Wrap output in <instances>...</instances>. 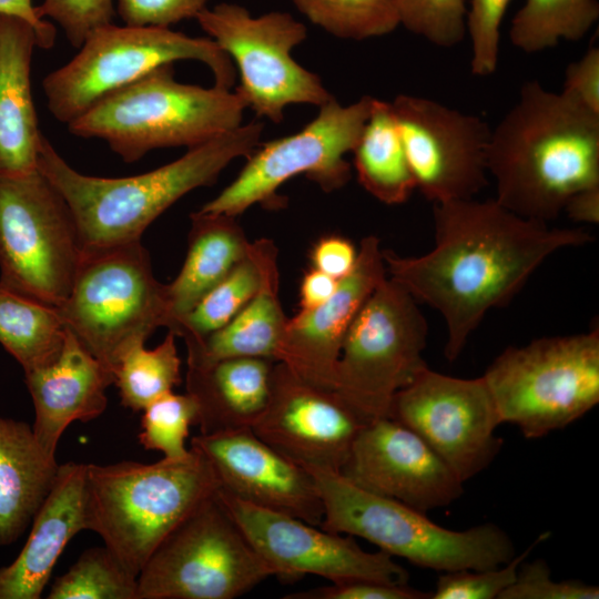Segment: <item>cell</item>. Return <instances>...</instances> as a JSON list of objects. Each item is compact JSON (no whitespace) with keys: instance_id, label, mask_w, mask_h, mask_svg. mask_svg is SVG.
Returning a JSON list of instances; mask_svg holds the SVG:
<instances>
[{"instance_id":"obj_34","label":"cell","mask_w":599,"mask_h":599,"mask_svg":"<svg viewBox=\"0 0 599 599\" xmlns=\"http://www.w3.org/2000/svg\"><path fill=\"white\" fill-rule=\"evenodd\" d=\"M313 24L345 40L361 41L399 26L394 0H293Z\"/></svg>"},{"instance_id":"obj_40","label":"cell","mask_w":599,"mask_h":599,"mask_svg":"<svg viewBox=\"0 0 599 599\" xmlns=\"http://www.w3.org/2000/svg\"><path fill=\"white\" fill-rule=\"evenodd\" d=\"M35 11L40 19L57 21L75 49L95 30L113 23L115 14L113 0H44Z\"/></svg>"},{"instance_id":"obj_12","label":"cell","mask_w":599,"mask_h":599,"mask_svg":"<svg viewBox=\"0 0 599 599\" xmlns=\"http://www.w3.org/2000/svg\"><path fill=\"white\" fill-rule=\"evenodd\" d=\"M82 247L61 193L39 171L0 177V286L58 308Z\"/></svg>"},{"instance_id":"obj_10","label":"cell","mask_w":599,"mask_h":599,"mask_svg":"<svg viewBox=\"0 0 599 599\" xmlns=\"http://www.w3.org/2000/svg\"><path fill=\"white\" fill-rule=\"evenodd\" d=\"M276 577L213 496L153 551L138 576V599H234Z\"/></svg>"},{"instance_id":"obj_35","label":"cell","mask_w":599,"mask_h":599,"mask_svg":"<svg viewBox=\"0 0 599 599\" xmlns=\"http://www.w3.org/2000/svg\"><path fill=\"white\" fill-rule=\"evenodd\" d=\"M48 598L138 599V578L105 546L93 547L54 580Z\"/></svg>"},{"instance_id":"obj_24","label":"cell","mask_w":599,"mask_h":599,"mask_svg":"<svg viewBox=\"0 0 599 599\" xmlns=\"http://www.w3.org/2000/svg\"><path fill=\"white\" fill-rule=\"evenodd\" d=\"M34 47L37 35L27 21L0 14V177L38 170L43 134L31 89Z\"/></svg>"},{"instance_id":"obj_26","label":"cell","mask_w":599,"mask_h":599,"mask_svg":"<svg viewBox=\"0 0 599 599\" xmlns=\"http://www.w3.org/2000/svg\"><path fill=\"white\" fill-rule=\"evenodd\" d=\"M59 469L32 426L0 416V546L18 540L50 493Z\"/></svg>"},{"instance_id":"obj_21","label":"cell","mask_w":599,"mask_h":599,"mask_svg":"<svg viewBox=\"0 0 599 599\" xmlns=\"http://www.w3.org/2000/svg\"><path fill=\"white\" fill-rule=\"evenodd\" d=\"M386 277L379 240H362L354 268L338 280L322 305L300 311L286 322L275 361L303 380L334 389L336 365L344 338L359 309Z\"/></svg>"},{"instance_id":"obj_1","label":"cell","mask_w":599,"mask_h":599,"mask_svg":"<svg viewBox=\"0 0 599 599\" xmlns=\"http://www.w3.org/2000/svg\"><path fill=\"white\" fill-rule=\"evenodd\" d=\"M434 247L420 256L383 250L386 272L445 321L454 362L485 315L502 307L558 250L593 241L582 229L549 227L495 199L433 203Z\"/></svg>"},{"instance_id":"obj_13","label":"cell","mask_w":599,"mask_h":599,"mask_svg":"<svg viewBox=\"0 0 599 599\" xmlns=\"http://www.w3.org/2000/svg\"><path fill=\"white\" fill-rule=\"evenodd\" d=\"M195 19L234 63L240 74L235 92L257 118L281 123L290 104L321 106L334 98L316 73L294 60L292 51L307 30L288 12L253 18L244 7L223 2Z\"/></svg>"},{"instance_id":"obj_36","label":"cell","mask_w":599,"mask_h":599,"mask_svg":"<svg viewBox=\"0 0 599 599\" xmlns=\"http://www.w3.org/2000/svg\"><path fill=\"white\" fill-rule=\"evenodd\" d=\"M196 417L197 406L191 395L170 392L143 409L139 441L165 458H182L190 451L185 444Z\"/></svg>"},{"instance_id":"obj_31","label":"cell","mask_w":599,"mask_h":599,"mask_svg":"<svg viewBox=\"0 0 599 599\" xmlns=\"http://www.w3.org/2000/svg\"><path fill=\"white\" fill-rule=\"evenodd\" d=\"M599 19L598 0H526L511 19L509 39L525 53L580 41Z\"/></svg>"},{"instance_id":"obj_16","label":"cell","mask_w":599,"mask_h":599,"mask_svg":"<svg viewBox=\"0 0 599 599\" xmlns=\"http://www.w3.org/2000/svg\"><path fill=\"white\" fill-rule=\"evenodd\" d=\"M390 104L416 189L425 199H471L486 187L491 129L484 119L413 94H398Z\"/></svg>"},{"instance_id":"obj_47","label":"cell","mask_w":599,"mask_h":599,"mask_svg":"<svg viewBox=\"0 0 599 599\" xmlns=\"http://www.w3.org/2000/svg\"><path fill=\"white\" fill-rule=\"evenodd\" d=\"M338 280L311 268L303 276L300 287L301 311L313 309L326 302L335 292Z\"/></svg>"},{"instance_id":"obj_9","label":"cell","mask_w":599,"mask_h":599,"mask_svg":"<svg viewBox=\"0 0 599 599\" xmlns=\"http://www.w3.org/2000/svg\"><path fill=\"white\" fill-rule=\"evenodd\" d=\"M180 60L205 64L216 87L231 90L235 83L234 63L211 38L164 27L111 23L91 33L70 62L43 79L47 106L68 125L104 97Z\"/></svg>"},{"instance_id":"obj_29","label":"cell","mask_w":599,"mask_h":599,"mask_svg":"<svg viewBox=\"0 0 599 599\" xmlns=\"http://www.w3.org/2000/svg\"><path fill=\"white\" fill-rule=\"evenodd\" d=\"M352 153L359 184L379 202L402 204L416 190L390 102L373 99Z\"/></svg>"},{"instance_id":"obj_44","label":"cell","mask_w":599,"mask_h":599,"mask_svg":"<svg viewBox=\"0 0 599 599\" xmlns=\"http://www.w3.org/2000/svg\"><path fill=\"white\" fill-rule=\"evenodd\" d=\"M562 92L599 113V48L597 45H591L580 59L567 65Z\"/></svg>"},{"instance_id":"obj_20","label":"cell","mask_w":599,"mask_h":599,"mask_svg":"<svg viewBox=\"0 0 599 599\" xmlns=\"http://www.w3.org/2000/svg\"><path fill=\"white\" fill-rule=\"evenodd\" d=\"M191 448L211 465L217 489L257 507L321 525L323 504L309 471L280 454L252 428L197 434L191 438Z\"/></svg>"},{"instance_id":"obj_7","label":"cell","mask_w":599,"mask_h":599,"mask_svg":"<svg viewBox=\"0 0 599 599\" xmlns=\"http://www.w3.org/2000/svg\"><path fill=\"white\" fill-rule=\"evenodd\" d=\"M63 326L109 369L171 324L167 284L141 241L82 252L71 291L55 308Z\"/></svg>"},{"instance_id":"obj_22","label":"cell","mask_w":599,"mask_h":599,"mask_svg":"<svg viewBox=\"0 0 599 599\" xmlns=\"http://www.w3.org/2000/svg\"><path fill=\"white\" fill-rule=\"evenodd\" d=\"M34 406L33 433L41 447L55 457L63 432L73 422H89L106 408L111 369L91 355L65 328L59 356L49 365L24 372Z\"/></svg>"},{"instance_id":"obj_23","label":"cell","mask_w":599,"mask_h":599,"mask_svg":"<svg viewBox=\"0 0 599 599\" xmlns=\"http://www.w3.org/2000/svg\"><path fill=\"white\" fill-rule=\"evenodd\" d=\"M31 522L19 555L0 568V599H39L68 542L88 530L87 464L59 465L55 481Z\"/></svg>"},{"instance_id":"obj_37","label":"cell","mask_w":599,"mask_h":599,"mask_svg":"<svg viewBox=\"0 0 599 599\" xmlns=\"http://www.w3.org/2000/svg\"><path fill=\"white\" fill-rule=\"evenodd\" d=\"M399 24L434 45L451 48L466 37L465 0H394Z\"/></svg>"},{"instance_id":"obj_18","label":"cell","mask_w":599,"mask_h":599,"mask_svg":"<svg viewBox=\"0 0 599 599\" xmlns=\"http://www.w3.org/2000/svg\"><path fill=\"white\" fill-rule=\"evenodd\" d=\"M367 423L334 389L309 384L276 362L267 405L251 428L303 468L339 473Z\"/></svg>"},{"instance_id":"obj_25","label":"cell","mask_w":599,"mask_h":599,"mask_svg":"<svg viewBox=\"0 0 599 599\" xmlns=\"http://www.w3.org/2000/svg\"><path fill=\"white\" fill-rule=\"evenodd\" d=\"M275 363L234 357L187 364L186 393L197 406L200 434L251 428L267 405Z\"/></svg>"},{"instance_id":"obj_2","label":"cell","mask_w":599,"mask_h":599,"mask_svg":"<svg viewBox=\"0 0 599 599\" xmlns=\"http://www.w3.org/2000/svg\"><path fill=\"white\" fill-rule=\"evenodd\" d=\"M488 174L495 200L526 219L548 223L576 192L599 185V113L537 80L491 129Z\"/></svg>"},{"instance_id":"obj_5","label":"cell","mask_w":599,"mask_h":599,"mask_svg":"<svg viewBox=\"0 0 599 599\" xmlns=\"http://www.w3.org/2000/svg\"><path fill=\"white\" fill-rule=\"evenodd\" d=\"M246 105L236 92L181 83L161 65L101 99L68 124L74 136L100 139L124 162L152 150L202 144L242 124Z\"/></svg>"},{"instance_id":"obj_30","label":"cell","mask_w":599,"mask_h":599,"mask_svg":"<svg viewBox=\"0 0 599 599\" xmlns=\"http://www.w3.org/2000/svg\"><path fill=\"white\" fill-rule=\"evenodd\" d=\"M65 327L54 307L0 286V344L28 372L60 354Z\"/></svg>"},{"instance_id":"obj_42","label":"cell","mask_w":599,"mask_h":599,"mask_svg":"<svg viewBox=\"0 0 599 599\" xmlns=\"http://www.w3.org/2000/svg\"><path fill=\"white\" fill-rule=\"evenodd\" d=\"M408 583L397 585L375 579H348L327 586L290 592L284 599H430Z\"/></svg>"},{"instance_id":"obj_39","label":"cell","mask_w":599,"mask_h":599,"mask_svg":"<svg viewBox=\"0 0 599 599\" xmlns=\"http://www.w3.org/2000/svg\"><path fill=\"white\" fill-rule=\"evenodd\" d=\"M511 0H471L466 14L470 40V72L489 77L498 67L500 26Z\"/></svg>"},{"instance_id":"obj_4","label":"cell","mask_w":599,"mask_h":599,"mask_svg":"<svg viewBox=\"0 0 599 599\" xmlns=\"http://www.w3.org/2000/svg\"><path fill=\"white\" fill-rule=\"evenodd\" d=\"M219 487L206 458L87 464L88 530L138 578L159 545Z\"/></svg>"},{"instance_id":"obj_38","label":"cell","mask_w":599,"mask_h":599,"mask_svg":"<svg viewBox=\"0 0 599 599\" xmlns=\"http://www.w3.org/2000/svg\"><path fill=\"white\" fill-rule=\"evenodd\" d=\"M544 538L540 535L528 549L502 566L444 572L436 580L430 599H498L515 581L521 562Z\"/></svg>"},{"instance_id":"obj_17","label":"cell","mask_w":599,"mask_h":599,"mask_svg":"<svg viewBox=\"0 0 599 599\" xmlns=\"http://www.w3.org/2000/svg\"><path fill=\"white\" fill-rule=\"evenodd\" d=\"M216 497L280 579L314 575L333 581L375 579L408 583L390 555L364 550L352 537L264 509L216 489Z\"/></svg>"},{"instance_id":"obj_45","label":"cell","mask_w":599,"mask_h":599,"mask_svg":"<svg viewBox=\"0 0 599 599\" xmlns=\"http://www.w3.org/2000/svg\"><path fill=\"white\" fill-rule=\"evenodd\" d=\"M357 253L358 251L348 240L341 236H326L315 244L311 260L313 268L335 280H341L354 268Z\"/></svg>"},{"instance_id":"obj_41","label":"cell","mask_w":599,"mask_h":599,"mask_svg":"<svg viewBox=\"0 0 599 599\" xmlns=\"http://www.w3.org/2000/svg\"><path fill=\"white\" fill-rule=\"evenodd\" d=\"M599 587L580 580L556 581L544 559L521 562L515 581L498 599H598Z\"/></svg>"},{"instance_id":"obj_33","label":"cell","mask_w":599,"mask_h":599,"mask_svg":"<svg viewBox=\"0 0 599 599\" xmlns=\"http://www.w3.org/2000/svg\"><path fill=\"white\" fill-rule=\"evenodd\" d=\"M175 338L176 335L169 331L155 348L136 345L119 361L113 376L124 407L133 412L143 410L180 385L181 359Z\"/></svg>"},{"instance_id":"obj_27","label":"cell","mask_w":599,"mask_h":599,"mask_svg":"<svg viewBox=\"0 0 599 599\" xmlns=\"http://www.w3.org/2000/svg\"><path fill=\"white\" fill-rule=\"evenodd\" d=\"M277 250L265 238L263 276L251 301L223 327L202 339H186L187 364L234 357L275 361L288 317L278 297ZM276 362V361H275Z\"/></svg>"},{"instance_id":"obj_43","label":"cell","mask_w":599,"mask_h":599,"mask_svg":"<svg viewBox=\"0 0 599 599\" xmlns=\"http://www.w3.org/2000/svg\"><path fill=\"white\" fill-rule=\"evenodd\" d=\"M209 0H116V11L125 26L164 27L196 18Z\"/></svg>"},{"instance_id":"obj_15","label":"cell","mask_w":599,"mask_h":599,"mask_svg":"<svg viewBox=\"0 0 599 599\" xmlns=\"http://www.w3.org/2000/svg\"><path fill=\"white\" fill-rule=\"evenodd\" d=\"M388 417L414 430L467 481L497 457L501 425L484 378H458L424 368L392 399Z\"/></svg>"},{"instance_id":"obj_46","label":"cell","mask_w":599,"mask_h":599,"mask_svg":"<svg viewBox=\"0 0 599 599\" xmlns=\"http://www.w3.org/2000/svg\"><path fill=\"white\" fill-rule=\"evenodd\" d=\"M0 14L27 21L34 29L38 47L42 49L53 47L55 29L51 23L38 17L32 0H0Z\"/></svg>"},{"instance_id":"obj_11","label":"cell","mask_w":599,"mask_h":599,"mask_svg":"<svg viewBox=\"0 0 599 599\" xmlns=\"http://www.w3.org/2000/svg\"><path fill=\"white\" fill-rule=\"evenodd\" d=\"M417 301L385 277L344 338L334 390L363 418L386 417L395 394L427 367L428 326Z\"/></svg>"},{"instance_id":"obj_28","label":"cell","mask_w":599,"mask_h":599,"mask_svg":"<svg viewBox=\"0 0 599 599\" xmlns=\"http://www.w3.org/2000/svg\"><path fill=\"white\" fill-rule=\"evenodd\" d=\"M235 217L200 210L191 214L186 257L167 284L169 331L248 254L252 242Z\"/></svg>"},{"instance_id":"obj_32","label":"cell","mask_w":599,"mask_h":599,"mask_svg":"<svg viewBox=\"0 0 599 599\" xmlns=\"http://www.w3.org/2000/svg\"><path fill=\"white\" fill-rule=\"evenodd\" d=\"M265 238L251 243L248 254L209 291L171 329L186 339H202L229 323L255 295L263 276Z\"/></svg>"},{"instance_id":"obj_3","label":"cell","mask_w":599,"mask_h":599,"mask_svg":"<svg viewBox=\"0 0 599 599\" xmlns=\"http://www.w3.org/2000/svg\"><path fill=\"white\" fill-rule=\"evenodd\" d=\"M264 125L252 121L187 149L180 159L126 177H99L72 169L43 135L38 170L67 202L82 252L141 241L150 224L189 192L212 185L235 159L247 158Z\"/></svg>"},{"instance_id":"obj_48","label":"cell","mask_w":599,"mask_h":599,"mask_svg":"<svg viewBox=\"0 0 599 599\" xmlns=\"http://www.w3.org/2000/svg\"><path fill=\"white\" fill-rule=\"evenodd\" d=\"M562 212L573 222L598 224L599 185L589 186L576 192L569 197Z\"/></svg>"},{"instance_id":"obj_8","label":"cell","mask_w":599,"mask_h":599,"mask_svg":"<svg viewBox=\"0 0 599 599\" xmlns=\"http://www.w3.org/2000/svg\"><path fill=\"white\" fill-rule=\"evenodd\" d=\"M483 376L500 423L526 438L544 437L599 403V329L510 346Z\"/></svg>"},{"instance_id":"obj_6","label":"cell","mask_w":599,"mask_h":599,"mask_svg":"<svg viewBox=\"0 0 599 599\" xmlns=\"http://www.w3.org/2000/svg\"><path fill=\"white\" fill-rule=\"evenodd\" d=\"M306 470L322 499V529L363 538L392 557L441 572L495 568L516 556L511 538L493 522L450 530L426 512L369 493L337 471Z\"/></svg>"},{"instance_id":"obj_19","label":"cell","mask_w":599,"mask_h":599,"mask_svg":"<svg viewBox=\"0 0 599 599\" xmlns=\"http://www.w3.org/2000/svg\"><path fill=\"white\" fill-rule=\"evenodd\" d=\"M339 474L423 512L447 507L464 494V483L424 439L388 416L362 428Z\"/></svg>"},{"instance_id":"obj_14","label":"cell","mask_w":599,"mask_h":599,"mask_svg":"<svg viewBox=\"0 0 599 599\" xmlns=\"http://www.w3.org/2000/svg\"><path fill=\"white\" fill-rule=\"evenodd\" d=\"M373 97L348 105L335 98L298 132L258 143L237 176L200 211L237 216L254 204L277 203V190L296 175H306L325 192L351 177L345 155L355 148L370 112Z\"/></svg>"}]
</instances>
